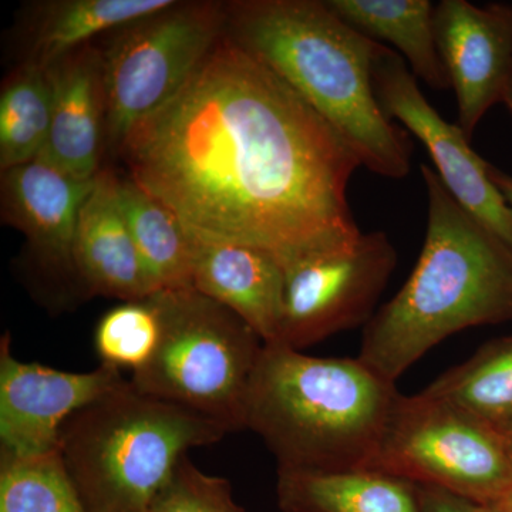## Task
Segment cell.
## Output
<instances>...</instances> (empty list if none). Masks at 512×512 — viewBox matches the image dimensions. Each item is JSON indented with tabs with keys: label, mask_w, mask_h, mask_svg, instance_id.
Returning <instances> with one entry per match:
<instances>
[{
	"label": "cell",
	"mask_w": 512,
	"mask_h": 512,
	"mask_svg": "<svg viewBox=\"0 0 512 512\" xmlns=\"http://www.w3.org/2000/svg\"><path fill=\"white\" fill-rule=\"evenodd\" d=\"M160 333V316L151 296L121 302L97 323L94 346L100 365L138 372L156 353Z\"/></svg>",
	"instance_id": "obj_24"
},
{
	"label": "cell",
	"mask_w": 512,
	"mask_h": 512,
	"mask_svg": "<svg viewBox=\"0 0 512 512\" xmlns=\"http://www.w3.org/2000/svg\"><path fill=\"white\" fill-rule=\"evenodd\" d=\"M508 446H510V450H511V456H512V436L511 437H508ZM512 494V493H511Z\"/></svg>",
	"instance_id": "obj_31"
},
{
	"label": "cell",
	"mask_w": 512,
	"mask_h": 512,
	"mask_svg": "<svg viewBox=\"0 0 512 512\" xmlns=\"http://www.w3.org/2000/svg\"><path fill=\"white\" fill-rule=\"evenodd\" d=\"M190 235L192 288L237 313L265 345L275 343L284 306L282 265L261 249Z\"/></svg>",
	"instance_id": "obj_16"
},
{
	"label": "cell",
	"mask_w": 512,
	"mask_h": 512,
	"mask_svg": "<svg viewBox=\"0 0 512 512\" xmlns=\"http://www.w3.org/2000/svg\"><path fill=\"white\" fill-rule=\"evenodd\" d=\"M396 383L359 357H316L269 343L245 404V430L258 434L282 470L342 471L372 460Z\"/></svg>",
	"instance_id": "obj_4"
},
{
	"label": "cell",
	"mask_w": 512,
	"mask_h": 512,
	"mask_svg": "<svg viewBox=\"0 0 512 512\" xmlns=\"http://www.w3.org/2000/svg\"><path fill=\"white\" fill-rule=\"evenodd\" d=\"M127 175L202 237L247 245L282 268L353 247L362 167L338 131L227 37L173 99L131 128Z\"/></svg>",
	"instance_id": "obj_1"
},
{
	"label": "cell",
	"mask_w": 512,
	"mask_h": 512,
	"mask_svg": "<svg viewBox=\"0 0 512 512\" xmlns=\"http://www.w3.org/2000/svg\"><path fill=\"white\" fill-rule=\"evenodd\" d=\"M424 392L454 404L508 439L512 436V336L485 343Z\"/></svg>",
	"instance_id": "obj_21"
},
{
	"label": "cell",
	"mask_w": 512,
	"mask_h": 512,
	"mask_svg": "<svg viewBox=\"0 0 512 512\" xmlns=\"http://www.w3.org/2000/svg\"><path fill=\"white\" fill-rule=\"evenodd\" d=\"M96 178L77 180L40 158L8 168L0 180L3 224L23 232L43 264L77 279L73 259L77 221Z\"/></svg>",
	"instance_id": "obj_13"
},
{
	"label": "cell",
	"mask_w": 512,
	"mask_h": 512,
	"mask_svg": "<svg viewBox=\"0 0 512 512\" xmlns=\"http://www.w3.org/2000/svg\"><path fill=\"white\" fill-rule=\"evenodd\" d=\"M276 497L284 512H421L416 484L367 468H278Z\"/></svg>",
	"instance_id": "obj_17"
},
{
	"label": "cell",
	"mask_w": 512,
	"mask_h": 512,
	"mask_svg": "<svg viewBox=\"0 0 512 512\" xmlns=\"http://www.w3.org/2000/svg\"><path fill=\"white\" fill-rule=\"evenodd\" d=\"M434 33L456 92V124L471 141L487 111L503 103L512 62V6L441 0L434 6Z\"/></svg>",
	"instance_id": "obj_12"
},
{
	"label": "cell",
	"mask_w": 512,
	"mask_h": 512,
	"mask_svg": "<svg viewBox=\"0 0 512 512\" xmlns=\"http://www.w3.org/2000/svg\"><path fill=\"white\" fill-rule=\"evenodd\" d=\"M503 103L508 107V110L512 113V62L510 67V73H508L507 84H505Z\"/></svg>",
	"instance_id": "obj_28"
},
{
	"label": "cell",
	"mask_w": 512,
	"mask_h": 512,
	"mask_svg": "<svg viewBox=\"0 0 512 512\" xmlns=\"http://www.w3.org/2000/svg\"><path fill=\"white\" fill-rule=\"evenodd\" d=\"M228 433L224 424L126 380L66 421L59 451L87 511L150 512L188 451Z\"/></svg>",
	"instance_id": "obj_5"
},
{
	"label": "cell",
	"mask_w": 512,
	"mask_h": 512,
	"mask_svg": "<svg viewBox=\"0 0 512 512\" xmlns=\"http://www.w3.org/2000/svg\"><path fill=\"white\" fill-rule=\"evenodd\" d=\"M490 177L495 184V187L500 190L501 194L504 195L505 201L510 204L512 208V177L511 175L503 173V171L497 170L490 164Z\"/></svg>",
	"instance_id": "obj_27"
},
{
	"label": "cell",
	"mask_w": 512,
	"mask_h": 512,
	"mask_svg": "<svg viewBox=\"0 0 512 512\" xmlns=\"http://www.w3.org/2000/svg\"><path fill=\"white\" fill-rule=\"evenodd\" d=\"M150 512H245L228 480L210 476L185 456Z\"/></svg>",
	"instance_id": "obj_25"
},
{
	"label": "cell",
	"mask_w": 512,
	"mask_h": 512,
	"mask_svg": "<svg viewBox=\"0 0 512 512\" xmlns=\"http://www.w3.org/2000/svg\"><path fill=\"white\" fill-rule=\"evenodd\" d=\"M55 87L49 69L19 64L0 92V168L36 160L52 128Z\"/></svg>",
	"instance_id": "obj_22"
},
{
	"label": "cell",
	"mask_w": 512,
	"mask_h": 512,
	"mask_svg": "<svg viewBox=\"0 0 512 512\" xmlns=\"http://www.w3.org/2000/svg\"><path fill=\"white\" fill-rule=\"evenodd\" d=\"M427 192L423 249L409 279L365 326L359 359L396 383L448 336L512 320V248L421 164Z\"/></svg>",
	"instance_id": "obj_3"
},
{
	"label": "cell",
	"mask_w": 512,
	"mask_h": 512,
	"mask_svg": "<svg viewBox=\"0 0 512 512\" xmlns=\"http://www.w3.org/2000/svg\"><path fill=\"white\" fill-rule=\"evenodd\" d=\"M52 128L40 160L77 180H94L107 153V90L101 47H79L49 67Z\"/></svg>",
	"instance_id": "obj_14"
},
{
	"label": "cell",
	"mask_w": 512,
	"mask_h": 512,
	"mask_svg": "<svg viewBox=\"0 0 512 512\" xmlns=\"http://www.w3.org/2000/svg\"><path fill=\"white\" fill-rule=\"evenodd\" d=\"M490 507H503L508 508V510H512V494L507 498V500L503 501V503L498 505H490Z\"/></svg>",
	"instance_id": "obj_30"
},
{
	"label": "cell",
	"mask_w": 512,
	"mask_h": 512,
	"mask_svg": "<svg viewBox=\"0 0 512 512\" xmlns=\"http://www.w3.org/2000/svg\"><path fill=\"white\" fill-rule=\"evenodd\" d=\"M79 284L90 295L141 301L160 291L120 210L116 173L103 168L80 211L73 249Z\"/></svg>",
	"instance_id": "obj_15"
},
{
	"label": "cell",
	"mask_w": 512,
	"mask_h": 512,
	"mask_svg": "<svg viewBox=\"0 0 512 512\" xmlns=\"http://www.w3.org/2000/svg\"><path fill=\"white\" fill-rule=\"evenodd\" d=\"M421 512H478L476 504L431 485L416 484Z\"/></svg>",
	"instance_id": "obj_26"
},
{
	"label": "cell",
	"mask_w": 512,
	"mask_h": 512,
	"mask_svg": "<svg viewBox=\"0 0 512 512\" xmlns=\"http://www.w3.org/2000/svg\"><path fill=\"white\" fill-rule=\"evenodd\" d=\"M0 512H89L60 451L0 460Z\"/></svg>",
	"instance_id": "obj_23"
},
{
	"label": "cell",
	"mask_w": 512,
	"mask_h": 512,
	"mask_svg": "<svg viewBox=\"0 0 512 512\" xmlns=\"http://www.w3.org/2000/svg\"><path fill=\"white\" fill-rule=\"evenodd\" d=\"M117 200L138 252L160 291L192 288L191 235L163 202L116 174Z\"/></svg>",
	"instance_id": "obj_20"
},
{
	"label": "cell",
	"mask_w": 512,
	"mask_h": 512,
	"mask_svg": "<svg viewBox=\"0 0 512 512\" xmlns=\"http://www.w3.org/2000/svg\"><path fill=\"white\" fill-rule=\"evenodd\" d=\"M174 0H49L37 2L23 30L19 64L49 69L73 50L93 43L97 36L133 22Z\"/></svg>",
	"instance_id": "obj_18"
},
{
	"label": "cell",
	"mask_w": 512,
	"mask_h": 512,
	"mask_svg": "<svg viewBox=\"0 0 512 512\" xmlns=\"http://www.w3.org/2000/svg\"><path fill=\"white\" fill-rule=\"evenodd\" d=\"M224 2H178L110 32L101 47L107 90V150L168 103L224 36Z\"/></svg>",
	"instance_id": "obj_8"
},
{
	"label": "cell",
	"mask_w": 512,
	"mask_h": 512,
	"mask_svg": "<svg viewBox=\"0 0 512 512\" xmlns=\"http://www.w3.org/2000/svg\"><path fill=\"white\" fill-rule=\"evenodd\" d=\"M126 382L121 370L100 365L70 373L23 363L0 339V460H22L59 450L66 421Z\"/></svg>",
	"instance_id": "obj_11"
},
{
	"label": "cell",
	"mask_w": 512,
	"mask_h": 512,
	"mask_svg": "<svg viewBox=\"0 0 512 512\" xmlns=\"http://www.w3.org/2000/svg\"><path fill=\"white\" fill-rule=\"evenodd\" d=\"M396 265V248L386 232L373 231L353 247L286 269L275 343L302 350L335 333L366 326Z\"/></svg>",
	"instance_id": "obj_9"
},
{
	"label": "cell",
	"mask_w": 512,
	"mask_h": 512,
	"mask_svg": "<svg viewBox=\"0 0 512 512\" xmlns=\"http://www.w3.org/2000/svg\"><path fill=\"white\" fill-rule=\"evenodd\" d=\"M224 36L284 80L348 141L362 167L402 180L412 138L384 114L373 87L383 43L357 32L320 0L224 2Z\"/></svg>",
	"instance_id": "obj_2"
},
{
	"label": "cell",
	"mask_w": 512,
	"mask_h": 512,
	"mask_svg": "<svg viewBox=\"0 0 512 512\" xmlns=\"http://www.w3.org/2000/svg\"><path fill=\"white\" fill-rule=\"evenodd\" d=\"M330 10L370 39L392 43L414 76L434 90L450 79L437 49L434 6L430 0H326Z\"/></svg>",
	"instance_id": "obj_19"
},
{
	"label": "cell",
	"mask_w": 512,
	"mask_h": 512,
	"mask_svg": "<svg viewBox=\"0 0 512 512\" xmlns=\"http://www.w3.org/2000/svg\"><path fill=\"white\" fill-rule=\"evenodd\" d=\"M476 507L478 512H512V510L503 507H481V505H476Z\"/></svg>",
	"instance_id": "obj_29"
},
{
	"label": "cell",
	"mask_w": 512,
	"mask_h": 512,
	"mask_svg": "<svg viewBox=\"0 0 512 512\" xmlns=\"http://www.w3.org/2000/svg\"><path fill=\"white\" fill-rule=\"evenodd\" d=\"M373 87L380 107L429 151L448 192L512 248V208L490 177L483 160L457 124L448 123L421 92L416 76L390 47L373 64Z\"/></svg>",
	"instance_id": "obj_10"
},
{
	"label": "cell",
	"mask_w": 512,
	"mask_h": 512,
	"mask_svg": "<svg viewBox=\"0 0 512 512\" xmlns=\"http://www.w3.org/2000/svg\"><path fill=\"white\" fill-rule=\"evenodd\" d=\"M151 299L160 316V342L131 384L204 414L229 433L244 430L248 390L264 340L237 313L194 288L158 291Z\"/></svg>",
	"instance_id": "obj_6"
},
{
	"label": "cell",
	"mask_w": 512,
	"mask_h": 512,
	"mask_svg": "<svg viewBox=\"0 0 512 512\" xmlns=\"http://www.w3.org/2000/svg\"><path fill=\"white\" fill-rule=\"evenodd\" d=\"M367 470L431 485L490 507L512 493L508 440L427 392L397 394Z\"/></svg>",
	"instance_id": "obj_7"
}]
</instances>
